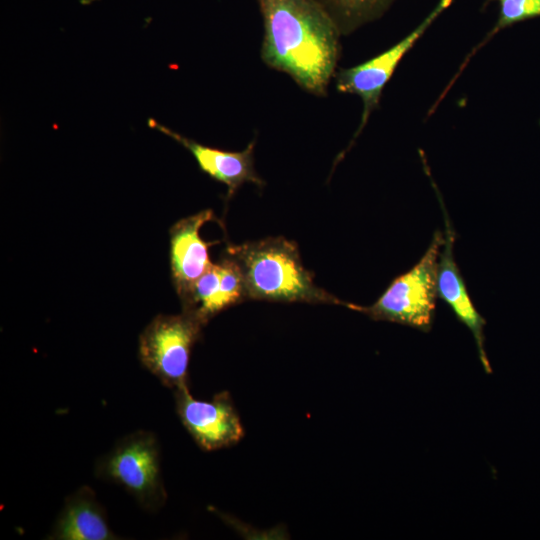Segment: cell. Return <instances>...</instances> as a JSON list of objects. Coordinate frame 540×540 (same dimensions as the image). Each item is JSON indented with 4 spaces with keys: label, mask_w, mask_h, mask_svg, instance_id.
<instances>
[{
    "label": "cell",
    "mask_w": 540,
    "mask_h": 540,
    "mask_svg": "<svg viewBox=\"0 0 540 540\" xmlns=\"http://www.w3.org/2000/svg\"><path fill=\"white\" fill-rule=\"evenodd\" d=\"M246 299L240 267L226 254L218 263H212L180 298L182 312L203 326L220 312Z\"/></svg>",
    "instance_id": "8"
},
{
    "label": "cell",
    "mask_w": 540,
    "mask_h": 540,
    "mask_svg": "<svg viewBox=\"0 0 540 540\" xmlns=\"http://www.w3.org/2000/svg\"><path fill=\"white\" fill-rule=\"evenodd\" d=\"M212 210L206 209L176 222L170 229V267L174 287L181 298L211 266L208 248L200 236L201 227L214 220Z\"/></svg>",
    "instance_id": "11"
},
{
    "label": "cell",
    "mask_w": 540,
    "mask_h": 540,
    "mask_svg": "<svg viewBox=\"0 0 540 540\" xmlns=\"http://www.w3.org/2000/svg\"><path fill=\"white\" fill-rule=\"evenodd\" d=\"M451 3L452 0H440L416 28L395 45L367 61L335 73L337 91L357 95L363 103L361 121L352 141L378 106L382 91L402 58Z\"/></svg>",
    "instance_id": "6"
},
{
    "label": "cell",
    "mask_w": 540,
    "mask_h": 540,
    "mask_svg": "<svg viewBox=\"0 0 540 540\" xmlns=\"http://www.w3.org/2000/svg\"><path fill=\"white\" fill-rule=\"evenodd\" d=\"M341 36L380 18L395 0H317Z\"/></svg>",
    "instance_id": "13"
},
{
    "label": "cell",
    "mask_w": 540,
    "mask_h": 540,
    "mask_svg": "<svg viewBox=\"0 0 540 540\" xmlns=\"http://www.w3.org/2000/svg\"><path fill=\"white\" fill-rule=\"evenodd\" d=\"M177 415L196 444L214 451L238 443L244 429L229 392L222 391L209 401L196 399L189 386L173 391Z\"/></svg>",
    "instance_id": "7"
},
{
    "label": "cell",
    "mask_w": 540,
    "mask_h": 540,
    "mask_svg": "<svg viewBox=\"0 0 540 540\" xmlns=\"http://www.w3.org/2000/svg\"><path fill=\"white\" fill-rule=\"evenodd\" d=\"M94 472L98 479L121 486L148 512L166 503L160 445L151 431L137 430L119 439L98 458Z\"/></svg>",
    "instance_id": "4"
},
{
    "label": "cell",
    "mask_w": 540,
    "mask_h": 540,
    "mask_svg": "<svg viewBox=\"0 0 540 540\" xmlns=\"http://www.w3.org/2000/svg\"><path fill=\"white\" fill-rule=\"evenodd\" d=\"M203 327L184 312L157 315L139 336L141 364L173 391L189 386L191 351Z\"/></svg>",
    "instance_id": "5"
},
{
    "label": "cell",
    "mask_w": 540,
    "mask_h": 540,
    "mask_svg": "<svg viewBox=\"0 0 540 540\" xmlns=\"http://www.w3.org/2000/svg\"><path fill=\"white\" fill-rule=\"evenodd\" d=\"M148 125L185 147L204 173L227 187L228 198L244 183L263 186L264 181L254 168L255 140L251 141L244 150L232 152L200 144L151 118L148 119Z\"/></svg>",
    "instance_id": "10"
},
{
    "label": "cell",
    "mask_w": 540,
    "mask_h": 540,
    "mask_svg": "<svg viewBox=\"0 0 540 540\" xmlns=\"http://www.w3.org/2000/svg\"><path fill=\"white\" fill-rule=\"evenodd\" d=\"M499 4V15L496 24L487 34L486 38L478 45L481 48L499 31L518 22L540 16V0H489Z\"/></svg>",
    "instance_id": "14"
},
{
    "label": "cell",
    "mask_w": 540,
    "mask_h": 540,
    "mask_svg": "<svg viewBox=\"0 0 540 540\" xmlns=\"http://www.w3.org/2000/svg\"><path fill=\"white\" fill-rule=\"evenodd\" d=\"M443 243V234L436 231L420 260L410 270L397 276L373 304L361 306L345 302L344 306L376 321L430 331L437 298V261Z\"/></svg>",
    "instance_id": "3"
},
{
    "label": "cell",
    "mask_w": 540,
    "mask_h": 540,
    "mask_svg": "<svg viewBox=\"0 0 540 540\" xmlns=\"http://www.w3.org/2000/svg\"><path fill=\"white\" fill-rule=\"evenodd\" d=\"M226 255L240 267L248 299L344 306V301L314 283L294 241L270 237L230 245Z\"/></svg>",
    "instance_id": "2"
},
{
    "label": "cell",
    "mask_w": 540,
    "mask_h": 540,
    "mask_svg": "<svg viewBox=\"0 0 540 540\" xmlns=\"http://www.w3.org/2000/svg\"><path fill=\"white\" fill-rule=\"evenodd\" d=\"M263 19L261 59L306 92L325 96L335 75L341 34L317 0H257Z\"/></svg>",
    "instance_id": "1"
},
{
    "label": "cell",
    "mask_w": 540,
    "mask_h": 540,
    "mask_svg": "<svg viewBox=\"0 0 540 540\" xmlns=\"http://www.w3.org/2000/svg\"><path fill=\"white\" fill-rule=\"evenodd\" d=\"M47 539L115 540L107 513L94 490L83 485L65 498Z\"/></svg>",
    "instance_id": "12"
},
{
    "label": "cell",
    "mask_w": 540,
    "mask_h": 540,
    "mask_svg": "<svg viewBox=\"0 0 540 540\" xmlns=\"http://www.w3.org/2000/svg\"><path fill=\"white\" fill-rule=\"evenodd\" d=\"M441 208L445 220V236L437 261V297L444 301L453 311L456 318L470 330L477 346L481 364L486 373L490 374L492 370L484 348V326L486 321L475 308L454 259L455 235L442 201Z\"/></svg>",
    "instance_id": "9"
}]
</instances>
